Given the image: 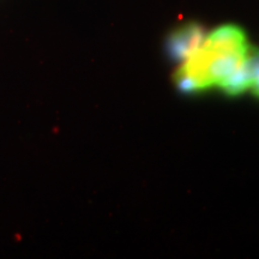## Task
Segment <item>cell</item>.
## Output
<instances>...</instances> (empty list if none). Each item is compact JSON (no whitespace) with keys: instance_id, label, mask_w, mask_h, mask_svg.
I'll return each mask as SVG.
<instances>
[{"instance_id":"cell-3","label":"cell","mask_w":259,"mask_h":259,"mask_svg":"<svg viewBox=\"0 0 259 259\" xmlns=\"http://www.w3.org/2000/svg\"><path fill=\"white\" fill-rule=\"evenodd\" d=\"M246 69L250 77V90L252 95L259 99V50L250 47L245 59Z\"/></svg>"},{"instance_id":"cell-1","label":"cell","mask_w":259,"mask_h":259,"mask_svg":"<svg viewBox=\"0 0 259 259\" xmlns=\"http://www.w3.org/2000/svg\"><path fill=\"white\" fill-rule=\"evenodd\" d=\"M250 47L247 35L239 25L225 24L216 28L205 37L199 50L177 70V89L184 94L221 89L242 66Z\"/></svg>"},{"instance_id":"cell-2","label":"cell","mask_w":259,"mask_h":259,"mask_svg":"<svg viewBox=\"0 0 259 259\" xmlns=\"http://www.w3.org/2000/svg\"><path fill=\"white\" fill-rule=\"evenodd\" d=\"M205 37V28L198 22L181 24L167 35L164 42L167 57L176 63H184L199 50Z\"/></svg>"}]
</instances>
